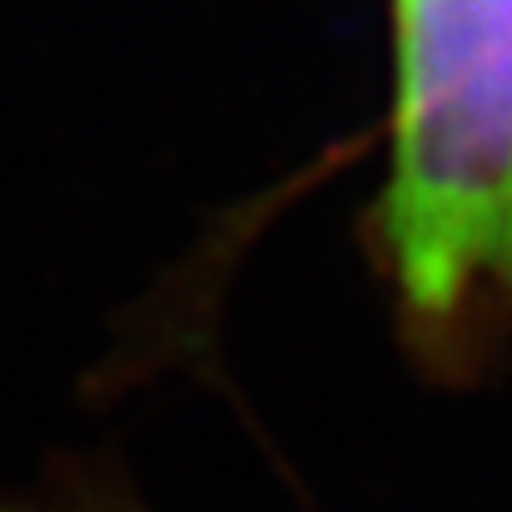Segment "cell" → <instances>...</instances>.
Returning <instances> with one entry per match:
<instances>
[{
  "instance_id": "cell-1",
  "label": "cell",
  "mask_w": 512,
  "mask_h": 512,
  "mask_svg": "<svg viewBox=\"0 0 512 512\" xmlns=\"http://www.w3.org/2000/svg\"><path fill=\"white\" fill-rule=\"evenodd\" d=\"M393 25L383 239L413 309L453 314L512 289V0H393Z\"/></svg>"
},
{
  "instance_id": "cell-2",
  "label": "cell",
  "mask_w": 512,
  "mask_h": 512,
  "mask_svg": "<svg viewBox=\"0 0 512 512\" xmlns=\"http://www.w3.org/2000/svg\"><path fill=\"white\" fill-rule=\"evenodd\" d=\"M0 512H135L125 493L110 488L100 468L60 463L30 493H0Z\"/></svg>"
}]
</instances>
